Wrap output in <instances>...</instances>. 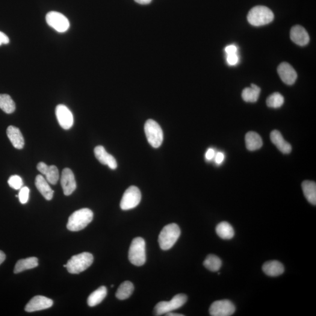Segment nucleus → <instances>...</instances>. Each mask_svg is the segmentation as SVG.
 I'll return each mask as SVG.
<instances>
[{
	"instance_id": "obj_1",
	"label": "nucleus",
	"mask_w": 316,
	"mask_h": 316,
	"mask_svg": "<svg viewBox=\"0 0 316 316\" xmlns=\"http://www.w3.org/2000/svg\"><path fill=\"white\" fill-rule=\"evenodd\" d=\"M93 212L91 210L84 208L73 212L68 220L67 228L71 232H79L84 229L92 221Z\"/></svg>"
},
{
	"instance_id": "obj_2",
	"label": "nucleus",
	"mask_w": 316,
	"mask_h": 316,
	"mask_svg": "<svg viewBox=\"0 0 316 316\" xmlns=\"http://www.w3.org/2000/svg\"><path fill=\"white\" fill-rule=\"evenodd\" d=\"M181 232V229L176 224H170L165 226L158 238L161 249L163 250L170 249L178 241Z\"/></svg>"
},
{
	"instance_id": "obj_3",
	"label": "nucleus",
	"mask_w": 316,
	"mask_h": 316,
	"mask_svg": "<svg viewBox=\"0 0 316 316\" xmlns=\"http://www.w3.org/2000/svg\"><path fill=\"white\" fill-rule=\"evenodd\" d=\"M274 19V14L270 8L265 6H256L248 14L247 20L251 25L259 26L267 25Z\"/></svg>"
},
{
	"instance_id": "obj_4",
	"label": "nucleus",
	"mask_w": 316,
	"mask_h": 316,
	"mask_svg": "<svg viewBox=\"0 0 316 316\" xmlns=\"http://www.w3.org/2000/svg\"><path fill=\"white\" fill-rule=\"evenodd\" d=\"M93 256L89 253L74 255L67 261L66 268L69 273L78 274L86 270L93 262Z\"/></svg>"
},
{
	"instance_id": "obj_5",
	"label": "nucleus",
	"mask_w": 316,
	"mask_h": 316,
	"mask_svg": "<svg viewBox=\"0 0 316 316\" xmlns=\"http://www.w3.org/2000/svg\"><path fill=\"white\" fill-rule=\"evenodd\" d=\"M128 258L133 265L140 267L146 262V241L143 238L137 237L130 246Z\"/></svg>"
},
{
	"instance_id": "obj_6",
	"label": "nucleus",
	"mask_w": 316,
	"mask_h": 316,
	"mask_svg": "<svg viewBox=\"0 0 316 316\" xmlns=\"http://www.w3.org/2000/svg\"><path fill=\"white\" fill-rule=\"evenodd\" d=\"M144 129L147 142L150 146L155 148L160 147L164 140L163 131L160 126L155 121L149 119L147 121Z\"/></svg>"
},
{
	"instance_id": "obj_7",
	"label": "nucleus",
	"mask_w": 316,
	"mask_h": 316,
	"mask_svg": "<svg viewBox=\"0 0 316 316\" xmlns=\"http://www.w3.org/2000/svg\"><path fill=\"white\" fill-rule=\"evenodd\" d=\"M187 295L185 294L176 295L169 302L163 301V302L158 303L155 307V315L161 316L172 312L184 306L187 303Z\"/></svg>"
},
{
	"instance_id": "obj_8",
	"label": "nucleus",
	"mask_w": 316,
	"mask_h": 316,
	"mask_svg": "<svg viewBox=\"0 0 316 316\" xmlns=\"http://www.w3.org/2000/svg\"><path fill=\"white\" fill-rule=\"evenodd\" d=\"M141 193L137 187L132 186L125 192L120 202V208L123 211L134 209L140 204Z\"/></svg>"
},
{
	"instance_id": "obj_9",
	"label": "nucleus",
	"mask_w": 316,
	"mask_h": 316,
	"mask_svg": "<svg viewBox=\"0 0 316 316\" xmlns=\"http://www.w3.org/2000/svg\"><path fill=\"white\" fill-rule=\"evenodd\" d=\"M46 21L48 25L60 33L66 32L70 27V22L67 18L57 11H51L47 14Z\"/></svg>"
},
{
	"instance_id": "obj_10",
	"label": "nucleus",
	"mask_w": 316,
	"mask_h": 316,
	"mask_svg": "<svg viewBox=\"0 0 316 316\" xmlns=\"http://www.w3.org/2000/svg\"><path fill=\"white\" fill-rule=\"evenodd\" d=\"M235 307L231 301L221 300L215 301L210 308V314L212 316H230L234 314Z\"/></svg>"
},
{
	"instance_id": "obj_11",
	"label": "nucleus",
	"mask_w": 316,
	"mask_h": 316,
	"mask_svg": "<svg viewBox=\"0 0 316 316\" xmlns=\"http://www.w3.org/2000/svg\"><path fill=\"white\" fill-rule=\"evenodd\" d=\"M56 116L62 128L69 129L73 125L74 119L72 112L66 105H58L56 108Z\"/></svg>"
},
{
	"instance_id": "obj_12",
	"label": "nucleus",
	"mask_w": 316,
	"mask_h": 316,
	"mask_svg": "<svg viewBox=\"0 0 316 316\" xmlns=\"http://www.w3.org/2000/svg\"><path fill=\"white\" fill-rule=\"evenodd\" d=\"M61 183L65 196H70L76 189L75 176L72 170L64 168L62 173Z\"/></svg>"
},
{
	"instance_id": "obj_13",
	"label": "nucleus",
	"mask_w": 316,
	"mask_h": 316,
	"mask_svg": "<svg viewBox=\"0 0 316 316\" xmlns=\"http://www.w3.org/2000/svg\"><path fill=\"white\" fill-rule=\"evenodd\" d=\"M54 302L49 298L42 296H35L29 301L26 305L25 311L27 312H34L40 311H42L51 308Z\"/></svg>"
},
{
	"instance_id": "obj_14",
	"label": "nucleus",
	"mask_w": 316,
	"mask_h": 316,
	"mask_svg": "<svg viewBox=\"0 0 316 316\" xmlns=\"http://www.w3.org/2000/svg\"><path fill=\"white\" fill-rule=\"evenodd\" d=\"M277 73L282 81L288 85L294 84L297 78L296 70L290 64L286 63H283L279 65Z\"/></svg>"
},
{
	"instance_id": "obj_15",
	"label": "nucleus",
	"mask_w": 316,
	"mask_h": 316,
	"mask_svg": "<svg viewBox=\"0 0 316 316\" xmlns=\"http://www.w3.org/2000/svg\"><path fill=\"white\" fill-rule=\"evenodd\" d=\"M37 169L40 172L45 175L47 181L52 185L57 184L60 179V173L57 167L54 165L48 166L43 162H40L37 165Z\"/></svg>"
},
{
	"instance_id": "obj_16",
	"label": "nucleus",
	"mask_w": 316,
	"mask_h": 316,
	"mask_svg": "<svg viewBox=\"0 0 316 316\" xmlns=\"http://www.w3.org/2000/svg\"><path fill=\"white\" fill-rule=\"evenodd\" d=\"M290 37L294 43L301 46L308 45L309 42L310 37L308 32L300 25H295L292 28Z\"/></svg>"
},
{
	"instance_id": "obj_17",
	"label": "nucleus",
	"mask_w": 316,
	"mask_h": 316,
	"mask_svg": "<svg viewBox=\"0 0 316 316\" xmlns=\"http://www.w3.org/2000/svg\"><path fill=\"white\" fill-rule=\"evenodd\" d=\"M94 155L100 163L107 165L111 169H116L117 164L113 155L109 154L103 146H97L94 149Z\"/></svg>"
},
{
	"instance_id": "obj_18",
	"label": "nucleus",
	"mask_w": 316,
	"mask_h": 316,
	"mask_svg": "<svg viewBox=\"0 0 316 316\" xmlns=\"http://www.w3.org/2000/svg\"><path fill=\"white\" fill-rule=\"evenodd\" d=\"M7 134L14 147L18 149L23 148L25 144L24 138L19 128L13 126H9L7 129Z\"/></svg>"
},
{
	"instance_id": "obj_19",
	"label": "nucleus",
	"mask_w": 316,
	"mask_h": 316,
	"mask_svg": "<svg viewBox=\"0 0 316 316\" xmlns=\"http://www.w3.org/2000/svg\"><path fill=\"white\" fill-rule=\"evenodd\" d=\"M271 140L280 152L288 154L292 151L291 144L283 138L281 133L277 130H274L271 133Z\"/></svg>"
},
{
	"instance_id": "obj_20",
	"label": "nucleus",
	"mask_w": 316,
	"mask_h": 316,
	"mask_svg": "<svg viewBox=\"0 0 316 316\" xmlns=\"http://www.w3.org/2000/svg\"><path fill=\"white\" fill-rule=\"evenodd\" d=\"M35 186L46 200H51L52 199L54 191L44 177L40 175H38L35 179Z\"/></svg>"
},
{
	"instance_id": "obj_21",
	"label": "nucleus",
	"mask_w": 316,
	"mask_h": 316,
	"mask_svg": "<svg viewBox=\"0 0 316 316\" xmlns=\"http://www.w3.org/2000/svg\"><path fill=\"white\" fill-rule=\"evenodd\" d=\"M262 270L268 276L275 277L284 273L285 268L282 263L277 261H271L265 263Z\"/></svg>"
},
{
	"instance_id": "obj_22",
	"label": "nucleus",
	"mask_w": 316,
	"mask_h": 316,
	"mask_svg": "<svg viewBox=\"0 0 316 316\" xmlns=\"http://www.w3.org/2000/svg\"><path fill=\"white\" fill-rule=\"evenodd\" d=\"M38 265V259L36 257H29L26 259L19 260L15 266L14 274L22 273L23 271L36 268Z\"/></svg>"
},
{
	"instance_id": "obj_23",
	"label": "nucleus",
	"mask_w": 316,
	"mask_h": 316,
	"mask_svg": "<svg viewBox=\"0 0 316 316\" xmlns=\"http://www.w3.org/2000/svg\"><path fill=\"white\" fill-rule=\"evenodd\" d=\"M246 145L247 149L250 151L258 150L262 146V138L256 132H248L246 135Z\"/></svg>"
},
{
	"instance_id": "obj_24",
	"label": "nucleus",
	"mask_w": 316,
	"mask_h": 316,
	"mask_svg": "<svg viewBox=\"0 0 316 316\" xmlns=\"http://www.w3.org/2000/svg\"><path fill=\"white\" fill-rule=\"evenodd\" d=\"M304 195L309 203L316 205V184L312 181H304L302 184Z\"/></svg>"
},
{
	"instance_id": "obj_25",
	"label": "nucleus",
	"mask_w": 316,
	"mask_h": 316,
	"mask_svg": "<svg viewBox=\"0 0 316 316\" xmlns=\"http://www.w3.org/2000/svg\"><path fill=\"white\" fill-rule=\"evenodd\" d=\"M217 234L218 237L223 240H230L234 237V230L231 224L226 221H223L218 224L215 229Z\"/></svg>"
},
{
	"instance_id": "obj_26",
	"label": "nucleus",
	"mask_w": 316,
	"mask_h": 316,
	"mask_svg": "<svg viewBox=\"0 0 316 316\" xmlns=\"http://www.w3.org/2000/svg\"><path fill=\"white\" fill-rule=\"evenodd\" d=\"M107 288L105 286H101L97 290L94 291L87 299L88 305L90 307H94L98 305L101 303L105 298L107 296Z\"/></svg>"
},
{
	"instance_id": "obj_27",
	"label": "nucleus",
	"mask_w": 316,
	"mask_h": 316,
	"mask_svg": "<svg viewBox=\"0 0 316 316\" xmlns=\"http://www.w3.org/2000/svg\"><path fill=\"white\" fill-rule=\"evenodd\" d=\"M261 88L258 85L252 84L250 87L245 88L242 92V97L245 102L255 103L258 100Z\"/></svg>"
},
{
	"instance_id": "obj_28",
	"label": "nucleus",
	"mask_w": 316,
	"mask_h": 316,
	"mask_svg": "<svg viewBox=\"0 0 316 316\" xmlns=\"http://www.w3.org/2000/svg\"><path fill=\"white\" fill-rule=\"evenodd\" d=\"M134 286L132 283L129 281H125L122 283L117 289L116 296L120 300L128 299L134 292Z\"/></svg>"
},
{
	"instance_id": "obj_29",
	"label": "nucleus",
	"mask_w": 316,
	"mask_h": 316,
	"mask_svg": "<svg viewBox=\"0 0 316 316\" xmlns=\"http://www.w3.org/2000/svg\"><path fill=\"white\" fill-rule=\"evenodd\" d=\"M16 104L8 94H0V108L3 111L11 114L16 110Z\"/></svg>"
},
{
	"instance_id": "obj_30",
	"label": "nucleus",
	"mask_w": 316,
	"mask_h": 316,
	"mask_svg": "<svg viewBox=\"0 0 316 316\" xmlns=\"http://www.w3.org/2000/svg\"><path fill=\"white\" fill-rule=\"evenodd\" d=\"M203 265L209 271L217 272L220 270L222 262L217 256L211 254L206 257Z\"/></svg>"
},
{
	"instance_id": "obj_31",
	"label": "nucleus",
	"mask_w": 316,
	"mask_h": 316,
	"mask_svg": "<svg viewBox=\"0 0 316 316\" xmlns=\"http://www.w3.org/2000/svg\"><path fill=\"white\" fill-rule=\"evenodd\" d=\"M284 97L279 93H274L268 97L267 100V105L269 107L280 108L284 103Z\"/></svg>"
},
{
	"instance_id": "obj_32",
	"label": "nucleus",
	"mask_w": 316,
	"mask_h": 316,
	"mask_svg": "<svg viewBox=\"0 0 316 316\" xmlns=\"http://www.w3.org/2000/svg\"><path fill=\"white\" fill-rule=\"evenodd\" d=\"M8 184L14 190H19L22 187L23 181L21 178L18 175L11 176L9 178Z\"/></svg>"
},
{
	"instance_id": "obj_33",
	"label": "nucleus",
	"mask_w": 316,
	"mask_h": 316,
	"mask_svg": "<svg viewBox=\"0 0 316 316\" xmlns=\"http://www.w3.org/2000/svg\"><path fill=\"white\" fill-rule=\"evenodd\" d=\"M29 196V190L28 187H22L20 189L19 197L21 203L26 204L28 202Z\"/></svg>"
},
{
	"instance_id": "obj_34",
	"label": "nucleus",
	"mask_w": 316,
	"mask_h": 316,
	"mask_svg": "<svg viewBox=\"0 0 316 316\" xmlns=\"http://www.w3.org/2000/svg\"><path fill=\"white\" fill-rule=\"evenodd\" d=\"M227 61L230 65H231V66H234V65L237 64L239 61L237 53H235V54L227 55Z\"/></svg>"
},
{
	"instance_id": "obj_35",
	"label": "nucleus",
	"mask_w": 316,
	"mask_h": 316,
	"mask_svg": "<svg viewBox=\"0 0 316 316\" xmlns=\"http://www.w3.org/2000/svg\"><path fill=\"white\" fill-rule=\"evenodd\" d=\"M214 158L215 163L220 165L223 163L225 156L223 152H218L215 155Z\"/></svg>"
},
{
	"instance_id": "obj_36",
	"label": "nucleus",
	"mask_w": 316,
	"mask_h": 316,
	"mask_svg": "<svg viewBox=\"0 0 316 316\" xmlns=\"http://www.w3.org/2000/svg\"><path fill=\"white\" fill-rule=\"evenodd\" d=\"M9 42H10V39H9L7 35L0 31V46L3 45V44L6 45Z\"/></svg>"
},
{
	"instance_id": "obj_37",
	"label": "nucleus",
	"mask_w": 316,
	"mask_h": 316,
	"mask_svg": "<svg viewBox=\"0 0 316 316\" xmlns=\"http://www.w3.org/2000/svg\"><path fill=\"white\" fill-rule=\"evenodd\" d=\"M215 155V150L212 148H209L208 150H207L205 157L207 160L211 161L214 158Z\"/></svg>"
},
{
	"instance_id": "obj_38",
	"label": "nucleus",
	"mask_w": 316,
	"mask_h": 316,
	"mask_svg": "<svg viewBox=\"0 0 316 316\" xmlns=\"http://www.w3.org/2000/svg\"><path fill=\"white\" fill-rule=\"evenodd\" d=\"M225 52L227 55L235 54L237 52V48L234 45L227 46L225 48Z\"/></svg>"
},
{
	"instance_id": "obj_39",
	"label": "nucleus",
	"mask_w": 316,
	"mask_h": 316,
	"mask_svg": "<svg viewBox=\"0 0 316 316\" xmlns=\"http://www.w3.org/2000/svg\"><path fill=\"white\" fill-rule=\"evenodd\" d=\"M134 1L141 5H147L151 2L152 0H134Z\"/></svg>"
},
{
	"instance_id": "obj_40",
	"label": "nucleus",
	"mask_w": 316,
	"mask_h": 316,
	"mask_svg": "<svg viewBox=\"0 0 316 316\" xmlns=\"http://www.w3.org/2000/svg\"><path fill=\"white\" fill-rule=\"evenodd\" d=\"M5 254L2 251H0V265L2 264V262L5 261Z\"/></svg>"
},
{
	"instance_id": "obj_41",
	"label": "nucleus",
	"mask_w": 316,
	"mask_h": 316,
	"mask_svg": "<svg viewBox=\"0 0 316 316\" xmlns=\"http://www.w3.org/2000/svg\"><path fill=\"white\" fill-rule=\"evenodd\" d=\"M166 316H184V315L182 314H173V313H168V314H166Z\"/></svg>"
},
{
	"instance_id": "obj_42",
	"label": "nucleus",
	"mask_w": 316,
	"mask_h": 316,
	"mask_svg": "<svg viewBox=\"0 0 316 316\" xmlns=\"http://www.w3.org/2000/svg\"><path fill=\"white\" fill-rule=\"evenodd\" d=\"M111 287H112V288H113V287H114V285H111Z\"/></svg>"
}]
</instances>
